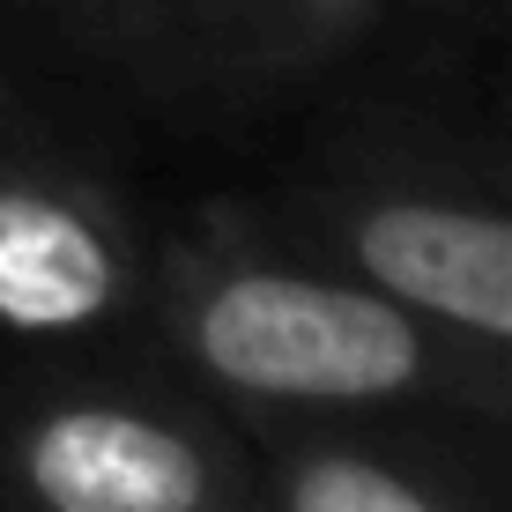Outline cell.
Segmentation results:
<instances>
[{
  "label": "cell",
  "instance_id": "6",
  "mask_svg": "<svg viewBox=\"0 0 512 512\" xmlns=\"http://www.w3.org/2000/svg\"><path fill=\"white\" fill-rule=\"evenodd\" d=\"M260 512H512V475L475 423L438 416H231Z\"/></svg>",
  "mask_w": 512,
  "mask_h": 512
},
{
  "label": "cell",
  "instance_id": "7",
  "mask_svg": "<svg viewBox=\"0 0 512 512\" xmlns=\"http://www.w3.org/2000/svg\"><path fill=\"white\" fill-rule=\"evenodd\" d=\"M23 8V23L52 38L60 52H75L82 75H112V30H119V0H8Z\"/></svg>",
  "mask_w": 512,
  "mask_h": 512
},
{
  "label": "cell",
  "instance_id": "8",
  "mask_svg": "<svg viewBox=\"0 0 512 512\" xmlns=\"http://www.w3.org/2000/svg\"><path fill=\"white\" fill-rule=\"evenodd\" d=\"M505 149H512V90H505Z\"/></svg>",
  "mask_w": 512,
  "mask_h": 512
},
{
  "label": "cell",
  "instance_id": "4",
  "mask_svg": "<svg viewBox=\"0 0 512 512\" xmlns=\"http://www.w3.org/2000/svg\"><path fill=\"white\" fill-rule=\"evenodd\" d=\"M149 231L119 171L0 75V342L141 349Z\"/></svg>",
  "mask_w": 512,
  "mask_h": 512
},
{
  "label": "cell",
  "instance_id": "5",
  "mask_svg": "<svg viewBox=\"0 0 512 512\" xmlns=\"http://www.w3.org/2000/svg\"><path fill=\"white\" fill-rule=\"evenodd\" d=\"M401 0H119L112 75L164 134L231 141L327 90Z\"/></svg>",
  "mask_w": 512,
  "mask_h": 512
},
{
  "label": "cell",
  "instance_id": "3",
  "mask_svg": "<svg viewBox=\"0 0 512 512\" xmlns=\"http://www.w3.org/2000/svg\"><path fill=\"white\" fill-rule=\"evenodd\" d=\"M0 512H260L238 423L149 349L0 342Z\"/></svg>",
  "mask_w": 512,
  "mask_h": 512
},
{
  "label": "cell",
  "instance_id": "2",
  "mask_svg": "<svg viewBox=\"0 0 512 512\" xmlns=\"http://www.w3.org/2000/svg\"><path fill=\"white\" fill-rule=\"evenodd\" d=\"M268 208L327 260L372 275L423 320L512 357V149L357 119L312 141Z\"/></svg>",
  "mask_w": 512,
  "mask_h": 512
},
{
  "label": "cell",
  "instance_id": "1",
  "mask_svg": "<svg viewBox=\"0 0 512 512\" xmlns=\"http://www.w3.org/2000/svg\"><path fill=\"white\" fill-rule=\"evenodd\" d=\"M141 349L223 416H438L512 438V357L327 260L268 201L223 193L149 231Z\"/></svg>",
  "mask_w": 512,
  "mask_h": 512
}]
</instances>
